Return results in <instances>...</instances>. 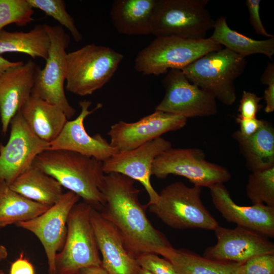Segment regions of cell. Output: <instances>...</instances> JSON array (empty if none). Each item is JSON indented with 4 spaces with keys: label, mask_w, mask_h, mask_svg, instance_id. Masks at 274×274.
Segmentation results:
<instances>
[{
    "label": "cell",
    "mask_w": 274,
    "mask_h": 274,
    "mask_svg": "<svg viewBox=\"0 0 274 274\" xmlns=\"http://www.w3.org/2000/svg\"><path fill=\"white\" fill-rule=\"evenodd\" d=\"M100 190L105 204L99 212L118 229L132 257L136 259L147 253L158 255L162 249L172 247L148 219V206L141 203L140 190L134 180L119 173L105 174Z\"/></svg>",
    "instance_id": "6da1fadb"
},
{
    "label": "cell",
    "mask_w": 274,
    "mask_h": 274,
    "mask_svg": "<svg viewBox=\"0 0 274 274\" xmlns=\"http://www.w3.org/2000/svg\"><path fill=\"white\" fill-rule=\"evenodd\" d=\"M33 165L55 179L92 208L100 211L105 198L100 189L105 173L102 162L63 150H47L35 158Z\"/></svg>",
    "instance_id": "7a4b0ae2"
},
{
    "label": "cell",
    "mask_w": 274,
    "mask_h": 274,
    "mask_svg": "<svg viewBox=\"0 0 274 274\" xmlns=\"http://www.w3.org/2000/svg\"><path fill=\"white\" fill-rule=\"evenodd\" d=\"M123 57L109 47L94 44L67 53L66 89L81 96L91 95L110 80Z\"/></svg>",
    "instance_id": "3957f363"
},
{
    "label": "cell",
    "mask_w": 274,
    "mask_h": 274,
    "mask_svg": "<svg viewBox=\"0 0 274 274\" xmlns=\"http://www.w3.org/2000/svg\"><path fill=\"white\" fill-rule=\"evenodd\" d=\"M246 64L245 58L222 48L204 55L182 71L190 82L231 106L236 99L234 82Z\"/></svg>",
    "instance_id": "277c9868"
},
{
    "label": "cell",
    "mask_w": 274,
    "mask_h": 274,
    "mask_svg": "<svg viewBox=\"0 0 274 274\" xmlns=\"http://www.w3.org/2000/svg\"><path fill=\"white\" fill-rule=\"evenodd\" d=\"M201 187H190L182 182L163 188L157 201L148 206L165 224L174 229L198 228L214 230L219 224L203 205Z\"/></svg>",
    "instance_id": "5b68a950"
},
{
    "label": "cell",
    "mask_w": 274,
    "mask_h": 274,
    "mask_svg": "<svg viewBox=\"0 0 274 274\" xmlns=\"http://www.w3.org/2000/svg\"><path fill=\"white\" fill-rule=\"evenodd\" d=\"M222 48L210 37L191 40L180 37H156L142 49L134 60L137 72L159 76L170 70H181L204 55Z\"/></svg>",
    "instance_id": "8992f818"
},
{
    "label": "cell",
    "mask_w": 274,
    "mask_h": 274,
    "mask_svg": "<svg viewBox=\"0 0 274 274\" xmlns=\"http://www.w3.org/2000/svg\"><path fill=\"white\" fill-rule=\"evenodd\" d=\"M91 209L84 201H79L70 212L65 242L55 257L57 274H77L81 268L101 264L90 220Z\"/></svg>",
    "instance_id": "52a82bcc"
},
{
    "label": "cell",
    "mask_w": 274,
    "mask_h": 274,
    "mask_svg": "<svg viewBox=\"0 0 274 274\" xmlns=\"http://www.w3.org/2000/svg\"><path fill=\"white\" fill-rule=\"evenodd\" d=\"M208 0H157L151 34L191 40L204 39L215 21L206 8Z\"/></svg>",
    "instance_id": "ba28073f"
},
{
    "label": "cell",
    "mask_w": 274,
    "mask_h": 274,
    "mask_svg": "<svg viewBox=\"0 0 274 274\" xmlns=\"http://www.w3.org/2000/svg\"><path fill=\"white\" fill-rule=\"evenodd\" d=\"M50 39L48 56L43 68L37 66L31 95L60 108L70 119L76 113L64 92L66 78V49L70 37L60 25L45 24Z\"/></svg>",
    "instance_id": "9c48e42d"
},
{
    "label": "cell",
    "mask_w": 274,
    "mask_h": 274,
    "mask_svg": "<svg viewBox=\"0 0 274 274\" xmlns=\"http://www.w3.org/2000/svg\"><path fill=\"white\" fill-rule=\"evenodd\" d=\"M151 174L160 179L169 175L182 176L200 187L224 184L231 178L227 168L207 161L203 151L196 148L166 150L154 159Z\"/></svg>",
    "instance_id": "30bf717a"
},
{
    "label": "cell",
    "mask_w": 274,
    "mask_h": 274,
    "mask_svg": "<svg viewBox=\"0 0 274 274\" xmlns=\"http://www.w3.org/2000/svg\"><path fill=\"white\" fill-rule=\"evenodd\" d=\"M165 94L155 110L186 118L216 114L217 100L210 93L190 82L181 70H170L163 80Z\"/></svg>",
    "instance_id": "8fae6325"
},
{
    "label": "cell",
    "mask_w": 274,
    "mask_h": 274,
    "mask_svg": "<svg viewBox=\"0 0 274 274\" xmlns=\"http://www.w3.org/2000/svg\"><path fill=\"white\" fill-rule=\"evenodd\" d=\"M7 143L0 144V181L10 185L33 164L36 157L48 149L49 143L35 135L19 111L12 119Z\"/></svg>",
    "instance_id": "7c38bea8"
},
{
    "label": "cell",
    "mask_w": 274,
    "mask_h": 274,
    "mask_svg": "<svg viewBox=\"0 0 274 274\" xmlns=\"http://www.w3.org/2000/svg\"><path fill=\"white\" fill-rule=\"evenodd\" d=\"M80 199L78 195L67 191L56 203L41 215L16 224L32 232L41 243L47 259L49 274H57L56 255L65 242L70 213Z\"/></svg>",
    "instance_id": "4fadbf2b"
},
{
    "label": "cell",
    "mask_w": 274,
    "mask_h": 274,
    "mask_svg": "<svg viewBox=\"0 0 274 274\" xmlns=\"http://www.w3.org/2000/svg\"><path fill=\"white\" fill-rule=\"evenodd\" d=\"M172 148L171 143L159 137L131 150L119 152L102 162L105 174H121L138 181L147 191L149 200L147 206L156 203L158 193L151 183L153 162L159 154Z\"/></svg>",
    "instance_id": "5bb4252c"
},
{
    "label": "cell",
    "mask_w": 274,
    "mask_h": 274,
    "mask_svg": "<svg viewBox=\"0 0 274 274\" xmlns=\"http://www.w3.org/2000/svg\"><path fill=\"white\" fill-rule=\"evenodd\" d=\"M187 119L177 115L155 110L132 123L123 121L112 125L108 134L110 144L119 152L134 149L161 137L165 133L184 127Z\"/></svg>",
    "instance_id": "9a60e30c"
},
{
    "label": "cell",
    "mask_w": 274,
    "mask_h": 274,
    "mask_svg": "<svg viewBox=\"0 0 274 274\" xmlns=\"http://www.w3.org/2000/svg\"><path fill=\"white\" fill-rule=\"evenodd\" d=\"M214 231L217 243L205 249L204 257L242 264L257 256L274 254V244L254 231L238 226L230 229L219 225Z\"/></svg>",
    "instance_id": "2e32d148"
},
{
    "label": "cell",
    "mask_w": 274,
    "mask_h": 274,
    "mask_svg": "<svg viewBox=\"0 0 274 274\" xmlns=\"http://www.w3.org/2000/svg\"><path fill=\"white\" fill-rule=\"evenodd\" d=\"M91 105V102L86 99L79 102L80 113L75 119L67 120L59 135L49 144L48 150L73 151L101 162L119 152L100 134L91 136L86 131L84 123L85 118L102 106L99 103L89 110Z\"/></svg>",
    "instance_id": "e0dca14e"
},
{
    "label": "cell",
    "mask_w": 274,
    "mask_h": 274,
    "mask_svg": "<svg viewBox=\"0 0 274 274\" xmlns=\"http://www.w3.org/2000/svg\"><path fill=\"white\" fill-rule=\"evenodd\" d=\"M208 188L215 208L228 222L267 237H274V207L264 204L238 205L223 183Z\"/></svg>",
    "instance_id": "ac0fdd59"
},
{
    "label": "cell",
    "mask_w": 274,
    "mask_h": 274,
    "mask_svg": "<svg viewBox=\"0 0 274 274\" xmlns=\"http://www.w3.org/2000/svg\"><path fill=\"white\" fill-rule=\"evenodd\" d=\"M90 220L101 256L102 267L109 274H137L141 267L127 251L118 229L92 208Z\"/></svg>",
    "instance_id": "d6986e66"
},
{
    "label": "cell",
    "mask_w": 274,
    "mask_h": 274,
    "mask_svg": "<svg viewBox=\"0 0 274 274\" xmlns=\"http://www.w3.org/2000/svg\"><path fill=\"white\" fill-rule=\"evenodd\" d=\"M31 59L10 67L0 76V118L6 134L10 122L31 95L37 67Z\"/></svg>",
    "instance_id": "ffe728a7"
},
{
    "label": "cell",
    "mask_w": 274,
    "mask_h": 274,
    "mask_svg": "<svg viewBox=\"0 0 274 274\" xmlns=\"http://www.w3.org/2000/svg\"><path fill=\"white\" fill-rule=\"evenodd\" d=\"M19 111L32 132L48 143L56 139L68 120L60 108L32 95Z\"/></svg>",
    "instance_id": "44dd1931"
},
{
    "label": "cell",
    "mask_w": 274,
    "mask_h": 274,
    "mask_svg": "<svg viewBox=\"0 0 274 274\" xmlns=\"http://www.w3.org/2000/svg\"><path fill=\"white\" fill-rule=\"evenodd\" d=\"M157 0H116L110 16L113 25L125 35L151 34V23Z\"/></svg>",
    "instance_id": "7402d4cb"
},
{
    "label": "cell",
    "mask_w": 274,
    "mask_h": 274,
    "mask_svg": "<svg viewBox=\"0 0 274 274\" xmlns=\"http://www.w3.org/2000/svg\"><path fill=\"white\" fill-rule=\"evenodd\" d=\"M241 153L252 172L274 167V128L266 120L254 134L245 137L238 131L232 134Z\"/></svg>",
    "instance_id": "603a6c76"
},
{
    "label": "cell",
    "mask_w": 274,
    "mask_h": 274,
    "mask_svg": "<svg viewBox=\"0 0 274 274\" xmlns=\"http://www.w3.org/2000/svg\"><path fill=\"white\" fill-rule=\"evenodd\" d=\"M9 186L24 197L49 207L56 203L63 194L62 186L55 179L33 165Z\"/></svg>",
    "instance_id": "cb8c5ba5"
},
{
    "label": "cell",
    "mask_w": 274,
    "mask_h": 274,
    "mask_svg": "<svg viewBox=\"0 0 274 274\" xmlns=\"http://www.w3.org/2000/svg\"><path fill=\"white\" fill-rule=\"evenodd\" d=\"M213 29V41L243 57L261 54L271 59L274 55V37L257 40L247 37L231 29L224 16L215 21Z\"/></svg>",
    "instance_id": "d4e9b609"
},
{
    "label": "cell",
    "mask_w": 274,
    "mask_h": 274,
    "mask_svg": "<svg viewBox=\"0 0 274 274\" xmlns=\"http://www.w3.org/2000/svg\"><path fill=\"white\" fill-rule=\"evenodd\" d=\"M50 42L45 24H37L28 31L0 32V55L5 53H21L32 58L48 57Z\"/></svg>",
    "instance_id": "484cf974"
},
{
    "label": "cell",
    "mask_w": 274,
    "mask_h": 274,
    "mask_svg": "<svg viewBox=\"0 0 274 274\" xmlns=\"http://www.w3.org/2000/svg\"><path fill=\"white\" fill-rule=\"evenodd\" d=\"M158 255L171 262L180 274H235L241 264L211 259L173 247L162 249Z\"/></svg>",
    "instance_id": "4316f807"
},
{
    "label": "cell",
    "mask_w": 274,
    "mask_h": 274,
    "mask_svg": "<svg viewBox=\"0 0 274 274\" xmlns=\"http://www.w3.org/2000/svg\"><path fill=\"white\" fill-rule=\"evenodd\" d=\"M50 207L24 197L0 181V228L30 220Z\"/></svg>",
    "instance_id": "83f0119b"
},
{
    "label": "cell",
    "mask_w": 274,
    "mask_h": 274,
    "mask_svg": "<svg viewBox=\"0 0 274 274\" xmlns=\"http://www.w3.org/2000/svg\"><path fill=\"white\" fill-rule=\"evenodd\" d=\"M246 194L252 204L274 207V167L252 172L248 177Z\"/></svg>",
    "instance_id": "f1b7e54d"
},
{
    "label": "cell",
    "mask_w": 274,
    "mask_h": 274,
    "mask_svg": "<svg viewBox=\"0 0 274 274\" xmlns=\"http://www.w3.org/2000/svg\"><path fill=\"white\" fill-rule=\"evenodd\" d=\"M33 9L27 0H0V32L11 24L23 27L30 23Z\"/></svg>",
    "instance_id": "f546056e"
},
{
    "label": "cell",
    "mask_w": 274,
    "mask_h": 274,
    "mask_svg": "<svg viewBox=\"0 0 274 274\" xmlns=\"http://www.w3.org/2000/svg\"><path fill=\"white\" fill-rule=\"evenodd\" d=\"M32 7L38 9L46 15L51 17L66 28L71 33L74 40L80 42L82 35L77 27L73 17L67 12L63 0H27Z\"/></svg>",
    "instance_id": "4dcf8cb0"
},
{
    "label": "cell",
    "mask_w": 274,
    "mask_h": 274,
    "mask_svg": "<svg viewBox=\"0 0 274 274\" xmlns=\"http://www.w3.org/2000/svg\"><path fill=\"white\" fill-rule=\"evenodd\" d=\"M235 274H274V254L254 257L239 264Z\"/></svg>",
    "instance_id": "1f68e13d"
},
{
    "label": "cell",
    "mask_w": 274,
    "mask_h": 274,
    "mask_svg": "<svg viewBox=\"0 0 274 274\" xmlns=\"http://www.w3.org/2000/svg\"><path fill=\"white\" fill-rule=\"evenodd\" d=\"M136 259L141 267L153 274H180L171 262L156 254H145Z\"/></svg>",
    "instance_id": "d6a6232c"
},
{
    "label": "cell",
    "mask_w": 274,
    "mask_h": 274,
    "mask_svg": "<svg viewBox=\"0 0 274 274\" xmlns=\"http://www.w3.org/2000/svg\"><path fill=\"white\" fill-rule=\"evenodd\" d=\"M262 98L253 92L243 91L237 116L245 119L256 117L257 113L262 108L260 104Z\"/></svg>",
    "instance_id": "836d02e7"
},
{
    "label": "cell",
    "mask_w": 274,
    "mask_h": 274,
    "mask_svg": "<svg viewBox=\"0 0 274 274\" xmlns=\"http://www.w3.org/2000/svg\"><path fill=\"white\" fill-rule=\"evenodd\" d=\"M261 82L267 85L263 98L265 101L264 111L266 113L274 111V63L268 62L260 78Z\"/></svg>",
    "instance_id": "e575fe53"
},
{
    "label": "cell",
    "mask_w": 274,
    "mask_h": 274,
    "mask_svg": "<svg viewBox=\"0 0 274 274\" xmlns=\"http://www.w3.org/2000/svg\"><path fill=\"white\" fill-rule=\"evenodd\" d=\"M260 0H247L246 7L249 13L250 23L255 32L268 38H273L274 36L268 33L265 29L260 17Z\"/></svg>",
    "instance_id": "d590c367"
},
{
    "label": "cell",
    "mask_w": 274,
    "mask_h": 274,
    "mask_svg": "<svg viewBox=\"0 0 274 274\" xmlns=\"http://www.w3.org/2000/svg\"><path fill=\"white\" fill-rule=\"evenodd\" d=\"M235 119L239 125L238 131L245 137L250 136L256 133L262 126L264 121L256 117L245 119L237 116Z\"/></svg>",
    "instance_id": "8d00e7d4"
},
{
    "label": "cell",
    "mask_w": 274,
    "mask_h": 274,
    "mask_svg": "<svg viewBox=\"0 0 274 274\" xmlns=\"http://www.w3.org/2000/svg\"><path fill=\"white\" fill-rule=\"evenodd\" d=\"M10 274H35V270L32 264L24 258L22 252L19 257L12 263Z\"/></svg>",
    "instance_id": "74e56055"
},
{
    "label": "cell",
    "mask_w": 274,
    "mask_h": 274,
    "mask_svg": "<svg viewBox=\"0 0 274 274\" xmlns=\"http://www.w3.org/2000/svg\"><path fill=\"white\" fill-rule=\"evenodd\" d=\"M77 274H109L102 266H91L80 269Z\"/></svg>",
    "instance_id": "f35d334b"
},
{
    "label": "cell",
    "mask_w": 274,
    "mask_h": 274,
    "mask_svg": "<svg viewBox=\"0 0 274 274\" xmlns=\"http://www.w3.org/2000/svg\"><path fill=\"white\" fill-rule=\"evenodd\" d=\"M23 62L22 61H11L0 55V76L10 67L19 65Z\"/></svg>",
    "instance_id": "ab89813d"
},
{
    "label": "cell",
    "mask_w": 274,
    "mask_h": 274,
    "mask_svg": "<svg viewBox=\"0 0 274 274\" xmlns=\"http://www.w3.org/2000/svg\"><path fill=\"white\" fill-rule=\"evenodd\" d=\"M8 255L6 247L0 245V262L7 259Z\"/></svg>",
    "instance_id": "60d3db41"
},
{
    "label": "cell",
    "mask_w": 274,
    "mask_h": 274,
    "mask_svg": "<svg viewBox=\"0 0 274 274\" xmlns=\"http://www.w3.org/2000/svg\"><path fill=\"white\" fill-rule=\"evenodd\" d=\"M137 274H153V273L145 268L140 267Z\"/></svg>",
    "instance_id": "b9f144b4"
},
{
    "label": "cell",
    "mask_w": 274,
    "mask_h": 274,
    "mask_svg": "<svg viewBox=\"0 0 274 274\" xmlns=\"http://www.w3.org/2000/svg\"><path fill=\"white\" fill-rule=\"evenodd\" d=\"M0 274H6L4 270L0 269Z\"/></svg>",
    "instance_id": "7bdbcfd3"
}]
</instances>
